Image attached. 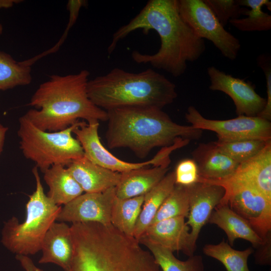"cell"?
<instances>
[{"instance_id": "obj_1", "label": "cell", "mask_w": 271, "mask_h": 271, "mask_svg": "<svg viewBox=\"0 0 271 271\" xmlns=\"http://www.w3.org/2000/svg\"><path fill=\"white\" fill-rule=\"evenodd\" d=\"M138 29L147 34L151 30L159 35L161 45L154 54L131 53L133 60L139 64H150L174 77L186 71L188 62L198 60L205 52L204 40L199 38L180 15L178 0H150L129 23L113 35L107 51L110 55L117 43Z\"/></svg>"}, {"instance_id": "obj_2", "label": "cell", "mask_w": 271, "mask_h": 271, "mask_svg": "<svg viewBox=\"0 0 271 271\" xmlns=\"http://www.w3.org/2000/svg\"><path fill=\"white\" fill-rule=\"evenodd\" d=\"M73 255L68 271H162L133 236L111 223H73Z\"/></svg>"}, {"instance_id": "obj_3", "label": "cell", "mask_w": 271, "mask_h": 271, "mask_svg": "<svg viewBox=\"0 0 271 271\" xmlns=\"http://www.w3.org/2000/svg\"><path fill=\"white\" fill-rule=\"evenodd\" d=\"M87 70L76 74H53L41 84L29 104L34 107L24 115L38 128L48 131L65 129L80 119L87 123L107 121V113L89 99Z\"/></svg>"}, {"instance_id": "obj_4", "label": "cell", "mask_w": 271, "mask_h": 271, "mask_svg": "<svg viewBox=\"0 0 271 271\" xmlns=\"http://www.w3.org/2000/svg\"><path fill=\"white\" fill-rule=\"evenodd\" d=\"M107 113V146L128 148L140 158L156 147L170 146L180 139H197L202 132L192 125L177 123L158 108L124 107Z\"/></svg>"}, {"instance_id": "obj_5", "label": "cell", "mask_w": 271, "mask_h": 271, "mask_svg": "<svg viewBox=\"0 0 271 271\" xmlns=\"http://www.w3.org/2000/svg\"><path fill=\"white\" fill-rule=\"evenodd\" d=\"M176 87L164 75L150 68L131 73L115 68L89 80L87 92L91 101L106 111L124 107L162 109L177 98Z\"/></svg>"}, {"instance_id": "obj_6", "label": "cell", "mask_w": 271, "mask_h": 271, "mask_svg": "<svg viewBox=\"0 0 271 271\" xmlns=\"http://www.w3.org/2000/svg\"><path fill=\"white\" fill-rule=\"evenodd\" d=\"M36 189L26 204L25 220L20 223L15 216L5 222L1 242L16 255H33L41 250L44 237L52 224L57 220L61 209L45 194L38 168L33 167Z\"/></svg>"}, {"instance_id": "obj_7", "label": "cell", "mask_w": 271, "mask_h": 271, "mask_svg": "<svg viewBox=\"0 0 271 271\" xmlns=\"http://www.w3.org/2000/svg\"><path fill=\"white\" fill-rule=\"evenodd\" d=\"M18 136L24 156L34 162L42 173L55 165L67 166L84 156L82 147L73 131L86 121H78L68 127L48 131L36 127L24 114L19 119Z\"/></svg>"}, {"instance_id": "obj_8", "label": "cell", "mask_w": 271, "mask_h": 271, "mask_svg": "<svg viewBox=\"0 0 271 271\" xmlns=\"http://www.w3.org/2000/svg\"><path fill=\"white\" fill-rule=\"evenodd\" d=\"M178 7L182 18L199 38L211 41L229 60L237 58L239 40L225 30L204 0H178Z\"/></svg>"}, {"instance_id": "obj_9", "label": "cell", "mask_w": 271, "mask_h": 271, "mask_svg": "<svg viewBox=\"0 0 271 271\" xmlns=\"http://www.w3.org/2000/svg\"><path fill=\"white\" fill-rule=\"evenodd\" d=\"M225 191L219 204L229 207L246 220L266 242L270 243L271 200L252 188L235 184L211 183Z\"/></svg>"}, {"instance_id": "obj_10", "label": "cell", "mask_w": 271, "mask_h": 271, "mask_svg": "<svg viewBox=\"0 0 271 271\" xmlns=\"http://www.w3.org/2000/svg\"><path fill=\"white\" fill-rule=\"evenodd\" d=\"M99 121L85 122L73 131L80 143L84 156L93 163L109 170L123 173L147 166L169 165L170 154L176 150L175 145L162 148L153 158L141 163H129L116 157L102 144L98 134Z\"/></svg>"}, {"instance_id": "obj_11", "label": "cell", "mask_w": 271, "mask_h": 271, "mask_svg": "<svg viewBox=\"0 0 271 271\" xmlns=\"http://www.w3.org/2000/svg\"><path fill=\"white\" fill-rule=\"evenodd\" d=\"M186 120L193 127L215 132L219 141L242 139L271 140V123L259 116L239 115L227 120L205 118L193 106L188 107Z\"/></svg>"}, {"instance_id": "obj_12", "label": "cell", "mask_w": 271, "mask_h": 271, "mask_svg": "<svg viewBox=\"0 0 271 271\" xmlns=\"http://www.w3.org/2000/svg\"><path fill=\"white\" fill-rule=\"evenodd\" d=\"M207 71L210 81L209 88L228 95L234 103L238 116H257L263 110L266 98L256 92L251 83L226 74L213 66L208 67Z\"/></svg>"}, {"instance_id": "obj_13", "label": "cell", "mask_w": 271, "mask_h": 271, "mask_svg": "<svg viewBox=\"0 0 271 271\" xmlns=\"http://www.w3.org/2000/svg\"><path fill=\"white\" fill-rule=\"evenodd\" d=\"M115 197V187L102 192L83 193L61 207L57 220L72 224H110L111 211Z\"/></svg>"}, {"instance_id": "obj_14", "label": "cell", "mask_w": 271, "mask_h": 271, "mask_svg": "<svg viewBox=\"0 0 271 271\" xmlns=\"http://www.w3.org/2000/svg\"><path fill=\"white\" fill-rule=\"evenodd\" d=\"M201 181L247 186L260 192L271 200V141L255 156L239 164L229 178L218 181L201 179Z\"/></svg>"}, {"instance_id": "obj_15", "label": "cell", "mask_w": 271, "mask_h": 271, "mask_svg": "<svg viewBox=\"0 0 271 271\" xmlns=\"http://www.w3.org/2000/svg\"><path fill=\"white\" fill-rule=\"evenodd\" d=\"M189 189L190 206L186 223L190 228L191 243L195 249L202 228L220 204L225 191L220 185L205 182H197L189 186Z\"/></svg>"}, {"instance_id": "obj_16", "label": "cell", "mask_w": 271, "mask_h": 271, "mask_svg": "<svg viewBox=\"0 0 271 271\" xmlns=\"http://www.w3.org/2000/svg\"><path fill=\"white\" fill-rule=\"evenodd\" d=\"M185 218L176 217L153 223L139 239H145L173 252L182 251L191 256L195 249L191 243L190 228Z\"/></svg>"}, {"instance_id": "obj_17", "label": "cell", "mask_w": 271, "mask_h": 271, "mask_svg": "<svg viewBox=\"0 0 271 271\" xmlns=\"http://www.w3.org/2000/svg\"><path fill=\"white\" fill-rule=\"evenodd\" d=\"M39 263H54L68 271L73 255L70 226L65 222H54L47 231L41 245Z\"/></svg>"}, {"instance_id": "obj_18", "label": "cell", "mask_w": 271, "mask_h": 271, "mask_svg": "<svg viewBox=\"0 0 271 271\" xmlns=\"http://www.w3.org/2000/svg\"><path fill=\"white\" fill-rule=\"evenodd\" d=\"M67 168L85 193L103 192L115 187L121 173L99 166L85 156L72 161Z\"/></svg>"}, {"instance_id": "obj_19", "label": "cell", "mask_w": 271, "mask_h": 271, "mask_svg": "<svg viewBox=\"0 0 271 271\" xmlns=\"http://www.w3.org/2000/svg\"><path fill=\"white\" fill-rule=\"evenodd\" d=\"M199 178L209 181L229 178L239 164L221 152L213 142L200 144L192 152Z\"/></svg>"}, {"instance_id": "obj_20", "label": "cell", "mask_w": 271, "mask_h": 271, "mask_svg": "<svg viewBox=\"0 0 271 271\" xmlns=\"http://www.w3.org/2000/svg\"><path fill=\"white\" fill-rule=\"evenodd\" d=\"M168 170V165H160L121 173L115 187L116 197L126 199L145 195L165 177Z\"/></svg>"}, {"instance_id": "obj_21", "label": "cell", "mask_w": 271, "mask_h": 271, "mask_svg": "<svg viewBox=\"0 0 271 271\" xmlns=\"http://www.w3.org/2000/svg\"><path fill=\"white\" fill-rule=\"evenodd\" d=\"M208 223L217 225L226 233L230 246H233L234 241L238 238L250 242L255 247L270 244L266 243L246 220L227 205L218 204L213 211Z\"/></svg>"}, {"instance_id": "obj_22", "label": "cell", "mask_w": 271, "mask_h": 271, "mask_svg": "<svg viewBox=\"0 0 271 271\" xmlns=\"http://www.w3.org/2000/svg\"><path fill=\"white\" fill-rule=\"evenodd\" d=\"M49 187L47 196L56 205H66L84 192L67 168L61 165L50 167L44 173Z\"/></svg>"}, {"instance_id": "obj_23", "label": "cell", "mask_w": 271, "mask_h": 271, "mask_svg": "<svg viewBox=\"0 0 271 271\" xmlns=\"http://www.w3.org/2000/svg\"><path fill=\"white\" fill-rule=\"evenodd\" d=\"M175 183V172L167 173L144 195L141 211L137 220L133 236L138 240L150 226L161 205L173 190Z\"/></svg>"}, {"instance_id": "obj_24", "label": "cell", "mask_w": 271, "mask_h": 271, "mask_svg": "<svg viewBox=\"0 0 271 271\" xmlns=\"http://www.w3.org/2000/svg\"><path fill=\"white\" fill-rule=\"evenodd\" d=\"M240 7H247L243 18L232 19L229 23L242 32L266 31L271 29V15L263 12L262 7L266 6L271 10V2L268 0H237Z\"/></svg>"}, {"instance_id": "obj_25", "label": "cell", "mask_w": 271, "mask_h": 271, "mask_svg": "<svg viewBox=\"0 0 271 271\" xmlns=\"http://www.w3.org/2000/svg\"><path fill=\"white\" fill-rule=\"evenodd\" d=\"M144 200V195L126 199L116 196L111 209L110 223L122 233L133 236Z\"/></svg>"}, {"instance_id": "obj_26", "label": "cell", "mask_w": 271, "mask_h": 271, "mask_svg": "<svg viewBox=\"0 0 271 271\" xmlns=\"http://www.w3.org/2000/svg\"><path fill=\"white\" fill-rule=\"evenodd\" d=\"M144 245L153 256L162 271H204L203 258L200 255H193L186 260L175 257L173 252L147 240L140 238Z\"/></svg>"}, {"instance_id": "obj_27", "label": "cell", "mask_w": 271, "mask_h": 271, "mask_svg": "<svg viewBox=\"0 0 271 271\" xmlns=\"http://www.w3.org/2000/svg\"><path fill=\"white\" fill-rule=\"evenodd\" d=\"M204 253L219 261L227 271H250L247 259L253 252L251 247L237 250L222 240L217 244H206L203 249Z\"/></svg>"}, {"instance_id": "obj_28", "label": "cell", "mask_w": 271, "mask_h": 271, "mask_svg": "<svg viewBox=\"0 0 271 271\" xmlns=\"http://www.w3.org/2000/svg\"><path fill=\"white\" fill-rule=\"evenodd\" d=\"M31 71V66L17 62L10 55L0 51V90L30 84Z\"/></svg>"}, {"instance_id": "obj_29", "label": "cell", "mask_w": 271, "mask_h": 271, "mask_svg": "<svg viewBox=\"0 0 271 271\" xmlns=\"http://www.w3.org/2000/svg\"><path fill=\"white\" fill-rule=\"evenodd\" d=\"M189 206V186L175 184L173 190L161 205L151 224L173 217H187Z\"/></svg>"}, {"instance_id": "obj_30", "label": "cell", "mask_w": 271, "mask_h": 271, "mask_svg": "<svg viewBox=\"0 0 271 271\" xmlns=\"http://www.w3.org/2000/svg\"><path fill=\"white\" fill-rule=\"evenodd\" d=\"M257 139H242L214 142L217 148L229 158L240 164L255 156L270 141Z\"/></svg>"}, {"instance_id": "obj_31", "label": "cell", "mask_w": 271, "mask_h": 271, "mask_svg": "<svg viewBox=\"0 0 271 271\" xmlns=\"http://www.w3.org/2000/svg\"><path fill=\"white\" fill-rule=\"evenodd\" d=\"M204 2L224 27L230 20L240 18L245 10L238 5L237 0H204Z\"/></svg>"}, {"instance_id": "obj_32", "label": "cell", "mask_w": 271, "mask_h": 271, "mask_svg": "<svg viewBox=\"0 0 271 271\" xmlns=\"http://www.w3.org/2000/svg\"><path fill=\"white\" fill-rule=\"evenodd\" d=\"M87 1L84 0H69L67 4V9L69 12V20L66 28L59 40V41L54 46L47 51L39 54L34 57L21 61L24 65L31 66L36 61L50 54H52L57 51L61 45L64 43L68 33L78 17L79 12L81 8L86 6Z\"/></svg>"}, {"instance_id": "obj_33", "label": "cell", "mask_w": 271, "mask_h": 271, "mask_svg": "<svg viewBox=\"0 0 271 271\" xmlns=\"http://www.w3.org/2000/svg\"><path fill=\"white\" fill-rule=\"evenodd\" d=\"M176 184L189 186L199 179L197 165L193 159H184L177 165L174 171Z\"/></svg>"}, {"instance_id": "obj_34", "label": "cell", "mask_w": 271, "mask_h": 271, "mask_svg": "<svg viewBox=\"0 0 271 271\" xmlns=\"http://www.w3.org/2000/svg\"><path fill=\"white\" fill-rule=\"evenodd\" d=\"M270 56L261 54L257 58V63L264 73L266 86L267 97L263 110L257 116L267 120H271V60Z\"/></svg>"}, {"instance_id": "obj_35", "label": "cell", "mask_w": 271, "mask_h": 271, "mask_svg": "<svg viewBox=\"0 0 271 271\" xmlns=\"http://www.w3.org/2000/svg\"><path fill=\"white\" fill-rule=\"evenodd\" d=\"M16 258L25 271H43L34 263L28 256L16 255Z\"/></svg>"}, {"instance_id": "obj_36", "label": "cell", "mask_w": 271, "mask_h": 271, "mask_svg": "<svg viewBox=\"0 0 271 271\" xmlns=\"http://www.w3.org/2000/svg\"><path fill=\"white\" fill-rule=\"evenodd\" d=\"M8 128L0 123V155L3 151L6 133Z\"/></svg>"}, {"instance_id": "obj_37", "label": "cell", "mask_w": 271, "mask_h": 271, "mask_svg": "<svg viewBox=\"0 0 271 271\" xmlns=\"http://www.w3.org/2000/svg\"><path fill=\"white\" fill-rule=\"evenodd\" d=\"M22 1L19 0H0V9L11 8L14 4L18 3Z\"/></svg>"}, {"instance_id": "obj_38", "label": "cell", "mask_w": 271, "mask_h": 271, "mask_svg": "<svg viewBox=\"0 0 271 271\" xmlns=\"http://www.w3.org/2000/svg\"><path fill=\"white\" fill-rule=\"evenodd\" d=\"M3 28L2 25L0 23V35H1L3 33Z\"/></svg>"}]
</instances>
